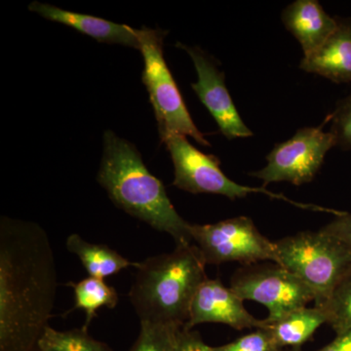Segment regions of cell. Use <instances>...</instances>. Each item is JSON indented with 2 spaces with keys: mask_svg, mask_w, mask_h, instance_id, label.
Listing matches in <instances>:
<instances>
[{
  "mask_svg": "<svg viewBox=\"0 0 351 351\" xmlns=\"http://www.w3.org/2000/svg\"><path fill=\"white\" fill-rule=\"evenodd\" d=\"M321 230L337 237L351 249V214L339 215Z\"/></svg>",
  "mask_w": 351,
  "mask_h": 351,
  "instance_id": "cell-24",
  "label": "cell"
},
{
  "mask_svg": "<svg viewBox=\"0 0 351 351\" xmlns=\"http://www.w3.org/2000/svg\"><path fill=\"white\" fill-rule=\"evenodd\" d=\"M206 265L193 243L136 263L129 298L141 323L184 327L196 292L208 278Z\"/></svg>",
  "mask_w": 351,
  "mask_h": 351,
  "instance_id": "cell-3",
  "label": "cell"
},
{
  "mask_svg": "<svg viewBox=\"0 0 351 351\" xmlns=\"http://www.w3.org/2000/svg\"><path fill=\"white\" fill-rule=\"evenodd\" d=\"M302 71L335 83L351 82V19H338V27L317 50L304 56Z\"/></svg>",
  "mask_w": 351,
  "mask_h": 351,
  "instance_id": "cell-13",
  "label": "cell"
},
{
  "mask_svg": "<svg viewBox=\"0 0 351 351\" xmlns=\"http://www.w3.org/2000/svg\"><path fill=\"white\" fill-rule=\"evenodd\" d=\"M279 265L313 291L321 307L351 269V249L331 234L304 232L276 242Z\"/></svg>",
  "mask_w": 351,
  "mask_h": 351,
  "instance_id": "cell-4",
  "label": "cell"
},
{
  "mask_svg": "<svg viewBox=\"0 0 351 351\" xmlns=\"http://www.w3.org/2000/svg\"><path fill=\"white\" fill-rule=\"evenodd\" d=\"M177 46L186 51L193 60L198 80L191 87L216 120L223 135L228 140L252 137L253 132L240 117L226 88L225 73L219 71L215 60L200 48L181 43Z\"/></svg>",
  "mask_w": 351,
  "mask_h": 351,
  "instance_id": "cell-10",
  "label": "cell"
},
{
  "mask_svg": "<svg viewBox=\"0 0 351 351\" xmlns=\"http://www.w3.org/2000/svg\"><path fill=\"white\" fill-rule=\"evenodd\" d=\"M38 351H113L112 348L90 336L88 330L58 331L48 326L39 339Z\"/></svg>",
  "mask_w": 351,
  "mask_h": 351,
  "instance_id": "cell-18",
  "label": "cell"
},
{
  "mask_svg": "<svg viewBox=\"0 0 351 351\" xmlns=\"http://www.w3.org/2000/svg\"><path fill=\"white\" fill-rule=\"evenodd\" d=\"M243 300L218 279H206L195 295L184 329L193 330L203 323H221L237 330L265 328V320H258L245 308Z\"/></svg>",
  "mask_w": 351,
  "mask_h": 351,
  "instance_id": "cell-11",
  "label": "cell"
},
{
  "mask_svg": "<svg viewBox=\"0 0 351 351\" xmlns=\"http://www.w3.org/2000/svg\"><path fill=\"white\" fill-rule=\"evenodd\" d=\"M191 234L207 265L239 262L250 265L263 261L279 265L276 242L263 237L248 217L208 225L191 223Z\"/></svg>",
  "mask_w": 351,
  "mask_h": 351,
  "instance_id": "cell-7",
  "label": "cell"
},
{
  "mask_svg": "<svg viewBox=\"0 0 351 351\" xmlns=\"http://www.w3.org/2000/svg\"><path fill=\"white\" fill-rule=\"evenodd\" d=\"M163 143H165L174 164L173 186L182 191L195 195L210 193L223 195L232 200L244 198L254 193H263L276 199L287 201L304 209L326 211L324 208L295 202L265 188H251L232 181L219 168V161L216 156H207L198 151L184 136H171Z\"/></svg>",
  "mask_w": 351,
  "mask_h": 351,
  "instance_id": "cell-6",
  "label": "cell"
},
{
  "mask_svg": "<svg viewBox=\"0 0 351 351\" xmlns=\"http://www.w3.org/2000/svg\"><path fill=\"white\" fill-rule=\"evenodd\" d=\"M29 10L52 22L68 25L100 43L119 44L140 50V29H132L128 25L117 24L94 16L71 12L39 1L32 2Z\"/></svg>",
  "mask_w": 351,
  "mask_h": 351,
  "instance_id": "cell-12",
  "label": "cell"
},
{
  "mask_svg": "<svg viewBox=\"0 0 351 351\" xmlns=\"http://www.w3.org/2000/svg\"><path fill=\"white\" fill-rule=\"evenodd\" d=\"M166 32L144 27L140 29V51L144 58L143 82L154 108L159 136L164 142L171 136L193 138L204 147L210 143L196 127L163 56Z\"/></svg>",
  "mask_w": 351,
  "mask_h": 351,
  "instance_id": "cell-5",
  "label": "cell"
},
{
  "mask_svg": "<svg viewBox=\"0 0 351 351\" xmlns=\"http://www.w3.org/2000/svg\"><path fill=\"white\" fill-rule=\"evenodd\" d=\"M325 323L327 316L322 308L306 306L289 313L276 323L267 324V329L279 348L301 351L302 346Z\"/></svg>",
  "mask_w": 351,
  "mask_h": 351,
  "instance_id": "cell-15",
  "label": "cell"
},
{
  "mask_svg": "<svg viewBox=\"0 0 351 351\" xmlns=\"http://www.w3.org/2000/svg\"><path fill=\"white\" fill-rule=\"evenodd\" d=\"M282 22L301 44L304 56L311 54L338 27V19L323 9L317 0H297L284 9Z\"/></svg>",
  "mask_w": 351,
  "mask_h": 351,
  "instance_id": "cell-14",
  "label": "cell"
},
{
  "mask_svg": "<svg viewBox=\"0 0 351 351\" xmlns=\"http://www.w3.org/2000/svg\"><path fill=\"white\" fill-rule=\"evenodd\" d=\"M318 351H351V331L337 335L332 343Z\"/></svg>",
  "mask_w": 351,
  "mask_h": 351,
  "instance_id": "cell-25",
  "label": "cell"
},
{
  "mask_svg": "<svg viewBox=\"0 0 351 351\" xmlns=\"http://www.w3.org/2000/svg\"><path fill=\"white\" fill-rule=\"evenodd\" d=\"M54 252L38 223L0 219V351H38L54 308Z\"/></svg>",
  "mask_w": 351,
  "mask_h": 351,
  "instance_id": "cell-1",
  "label": "cell"
},
{
  "mask_svg": "<svg viewBox=\"0 0 351 351\" xmlns=\"http://www.w3.org/2000/svg\"><path fill=\"white\" fill-rule=\"evenodd\" d=\"M97 181L119 209L157 232L168 233L176 246L193 244L191 223L176 211L163 182L147 170L135 145L110 130L104 135Z\"/></svg>",
  "mask_w": 351,
  "mask_h": 351,
  "instance_id": "cell-2",
  "label": "cell"
},
{
  "mask_svg": "<svg viewBox=\"0 0 351 351\" xmlns=\"http://www.w3.org/2000/svg\"><path fill=\"white\" fill-rule=\"evenodd\" d=\"M213 351H285L279 348L271 336L267 325L255 332L235 339L225 346L213 348Z\"/></svg>",
  "mask_w": 351,
  "mask_h": 351,
  "instance_id": "cell-21",
  "label": "cell"
},
{
  "mask_svg": "<svg viewBox=\"0 0 351 351\" xmlns=\"http://www.w3.org/2000/svg\"><path fill=\"white\" fill-rule=\"evenodd\" d=\"M230 289L243 301L258 302L269 311L265 322L272 324L306 307L315 297L311 288L277 263L250 265L237 270Z\"/></svg>",
  "mask_w": 351,
  "mask_h": 351,
  "instance_id": "cell-8",
  "label": "cell"
},
{
  "mask_svg": "<svg viewBox=\"0 0 351 351\" xmlns=\"http://www.w3.org/2000/svg\"><path fill=\"white\" fill-rule=\"evenodd\" d=\"M175 351H213V348L205 343L199 332L182 328L178 332Z\"/></svg>",
  "mask_w": 351,
  "mask_h": 351,
  "instance_id": "cell-23",
  "label": "cell"
},
{
  "mask_svg": "<svg viewBox=\"0 0 351 351\" xmlns=\"http://www.w3.org/2000/svg\"><path fill=\"white\" fill-rule=\"evenodd\" d=\"M182 327L141 323V331L129 351H175Z\"/></svg>",
  "mask_w": 351,
  "mask_h": 351,
  "instance_id": "cell-20",
  "label": "cell"
},
{
  "mask_svg": "<svg viewBox=\"0 0 351 351\" xmlns=\"http://www.w3.org/2000/svg\"><path fill=\"white\" fill-rule=\"evenodd\" d=\"M320 308L326 314L327 324L337 335L351 331V269Z\"/></svg>",
  "mask_w": 351,
  "mask_h": 351,
  "instance_id": "cell-19",
  "label": "cell"
},
{
  "mask_svg": "<svg viewBox=\"0 0 351 351\" xmlns=\"http://www.w3.org/2000/svg\"><path fill=\"white\" fill-rule=\"evenodd\" d=\"M335 145L334 136L322 127L300 129L290 140L274 147L267 156L265 168L250 175L262 180L265 186L277 182L302 186L313 181Z\"/></svg>",
  "mask_w": 351,
  "mask_h": 351,
  "instance_id": "cell-9",
  "label": "cell"
},
{
  "mask_svg": "<svg viewBox=\"0 0 351 351\" xmlns=\"http://www.w3.org/2000/svg\"><path fill=\"white\" fill-rule=\"evenodd\" d=\"M331 133L336 145L346 151H351V94L339 101L331 117Z\"/></svg>",
  "mask_w": 351,
  "mask_h": 351,
  "instance_id": "cell-22",
  "label": "cell"
},
{
  "mask_svg": "<svg viewBox=\"0 0 351 351\" xmlns=\"http://www.w3.org/2000/svg\"><path fill=\"white\" fill-rule=\"evenodd\" d=\"M75 293V309H83L86 313V321L83 325L88 330L92 320L96 317V313L101 307L113 309L119 304V294L112 286L104 279L88 276L77 283L71 282Z\"/></svg>",
  "mask_w": 351,
  "mask_h": 351,
  "instance_id": "cell-17",
  "label": "cell"
},
{
  "mask_svg": "<svg viewBox=\"0 0 351 351\" xmlns=\"http://www.w3.org/2000/svg\"><path fill=\"white\" fill-rule=\"evenodd\" d=\"M69 252L80 258L89 276L104 279L114 276L129 267H136L122 257L119 253L110 248L108 245L88 242L76 233L69 235L66 240Z\"/></svg>",
  "mask_w": 351,
  "mask_h": 351,
  "instance_id": "cell-16",
  "label": "cell"
}]
</instances>
